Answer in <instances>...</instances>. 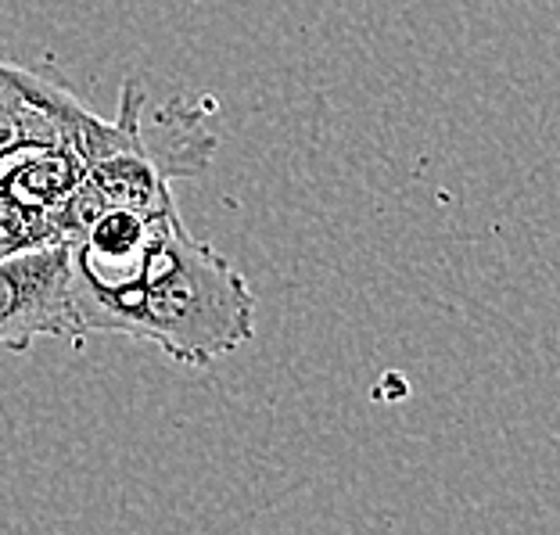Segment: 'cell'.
Masks as SVG:
<instances>
[{
	"label": "cell",
	"instance_id": "6da1fadb",
	"mask_svg": "<svg viewBox=\"0 0 560 535\" xmlns=\"http://www.w3.org/2000/svg\"><path fill=\"white\" fill-rule=\"evenodd\" d=\"M91 330L144 338L173 363L209 367L256 335V295L180 209H105L69 237Z\"/></svg>",
	"mask_w": 560,
	"mask_h": 535
},
{
	"label": "cell",
	"instance_id": "3957f363",
	"mask_svg": "<svg viewBox=\"0 0 560 535\" xmlns=\"http://www.w3.org/2000/svg\"><path fill=\"white\" fill-rule=\"evenodd\" d=\"M40 338H86L66 237L0 252V349L25 352Z\"/></svg>",
	"mask_w": 560,
	"mask_h": 535
},
{
	"label": "cell",
	"instance_id": "7a4b0ae2",
	"mask_svg": "<svg viewBox=\"0 0 560 535\" xmlns=\"http://www.w3.org/2000/svg\"><path fill=\"white\" fill-rule=\"evenodd\" d=\"M105 126L61 86L0 66V252L61 241L58 216Z\"/></svg>",
	"mask_w": 560,
	"mask_h": 535
}]
</instances>
